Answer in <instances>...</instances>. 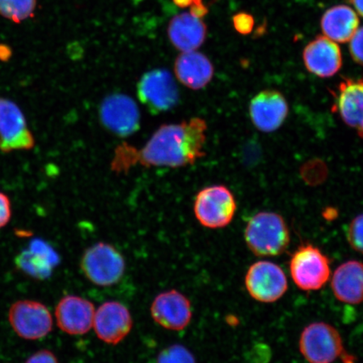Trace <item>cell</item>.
Returning a JSON list of instances; mask_svg holds the SVG:
<instances>
[{"label":"cell","mask_w":363,"mask_h":363,"mask_svg":"<svg viewBox=\"0 0 363 363\" xmlns=\"http://www.w3.org/2000/svg\"><path fill=\"white\" fill-rule=\"evenodd\" d=\"M34 145L24 113L15 102L0 98V150L4 152L23 151Z\"/></svg>","instance_id":"cell-10"},{"label":"cell","mask_w":363,"mask_h":363,"mask_svg":"<svg viewBox=\"0 0 363 363\" xmlns=\"http://www.w3.org/2000/svg\"><path fill=\"white\" fill-rule=\"evenodd\" d=\"M154 321L162 328L180 331L189 325L192 319V306L184 294L172 289L159 294L151 306Z\"/></svg>","instance_id":"cell-13"},{"label":"cell","mask_w":363,"mask_h":363,"mask_svg":"<svg viewBox=\"0 0 363 363\" xmlns=\"http://www.w3.org/2000/svg\"><path fill=\"white\" fill-rule=\"evenodd\" d=\"M140 101L153 113L174 108L179 101V92L174 77L162 68L145 74L138 86Z\"/></svg>","instance_id":"cell-7"},{"label":"cell","mask_w":363,"mask_h":363,"mask_svg":"<svg viewBox=\"0 0 363 363\" xmlns=\"http://www.w3.org/2000/svg\"><path fill=\"white\" fill-rule=\"evenodd\" d=\"M169 38L174 47L182 52L196 51L206 42L207 27L203 19L191 13H182L175 16L169 25Z\"/></svg>","instance_id":"cell-19"},{"label":"cell","mask_w":363,"mask_h":363,"mask_svg":"<svg viewBox=\"0 0 363 363\" xmlns=\"http://www.w3.org/2000/svg\"><path fill=\"white\" fill-rule=\"evenodd\" d=\"M99 115L103 125L122 138L133 135L140 127L138 104L125 94L108 95L101 104Z\"/></svg>","instance_id":"cell-11"},{"label":"cell","mask_w":363,"mask_h":363,"mask_svg":"<svg viewBox=\"0 0 363 363\" xmlns=\"http://www.w3.org/2000/svg\"><path fill=\"white\" fill-rule=\"evenodd\" d=\"M247 247L257 256H278L289 247V231L284 218L261 212L251 218L245 230Z\"/></svg>","instance_id":"cell-2"},{"label":"cell","mask_w":363,"mask_h":363,"mask_svg":"<svg viewBox=\"0 0 363 363\" xmlns=\"http://www.w3.org/2000/svg\"><path fill=\"white\" fill-rule=\"evenodd\" d=\"M347 238L351 247L357 252L363 254V215L354 218L349 224Z\"/></svg>","instance_id":"cell-25"},{"label":"cell","mask_w":363,"mask_h":363,"mask_svg":"<svg viewBox=\"0 0 363 363\" xmlns=\"http://www.w3.org/2000/svg\"><path fill=\"white\" fill-rule=\"evenodd\" d=\"M9 321L15 333L26 340L42 339L51 333L53 320L48 308L34 301H19L9 311Z\"/></svg>","instance_id":"cell-8"},{"label":"cell","mask_w":363,"mask_h":363,"mask_svg":"<svg viewBox=\"0 0 363 363\" xmlns=\"http://www.w3.org/2000/svg\"><path fill=\"white\" fill-rule=\"evenodd\" d=\"M11 218V203L7 195L0 192V229L6 226Z\"/></svg>","instance_id":"cell-29"},{"label":"cell","mask_w":363,"mask_h":363,"mask_svg":"<svg viewBox=\"0 0 363 363\" xmlns=\"http://www.w3.org/2000/svg\"><path fill=\"white\" fill-rule=\"evenodd\" d=\"M359 22L357 13L351 7L337 6L324 13L320 26L326 38L335 43H346L359 28Z\"/></svg>","instance_id":"cell-21"},{"label":"cell","mask_w":363,"mask_h":363,"mask_svg":"<svg viewBox=\"0 0 363 363\" xmlns=\"http://www.w3.org/2000/svg\"><path fill=\"white\" fill-rule=\"evenodd\" d=\"M250 116L254 125L262 133H269L283 125L289 113V104L277 90L257 94L250 104Z\"/></svg>","instance_id":"cell-14"},{"label":"cell","mask_w":363,"mask_h":363,"mask_svg":"<svg viewBox=\"0 0 363 363\" xmlns=\"http://www.w3.org/2000/svg\"><path fill=\"white\" fill-rule=\"evenodd\" d=\"M233 23L235 30L242 35L251 33L255 25L252 16L245 12L235 13L233 17Z\"/></svg>","instance_id":"cell-27"},{"label":"cell","mask_w":363,"mask_h":363,"mask_svg":"<svg viewBox=\"0 0 363 363\" xmlns=\"http://www.w3.org/2000/svg\"><path fill=\"white\" fill-rule=\"evenodd\" d=\"M350 42V52L353 60L363 66V27L357 29Z\"/></svg>","instance_id":"cell-28"},{"label":"cell","mask_w":363,"mask_h":363,"mask_svg":"<svg viewBox=\"0 0 363 363\" xmlns=\"http://www.w3.org/2000/svg\"><path fill=\"white\" fill-rule=\"evenodd\" d=\"M36 0H0V15L16 23L33 16Z\"/></svg>","instance_id":"cell-23"},{"label":"cell","mask_w":363,"mask_h":363,"mask_svg":"<svg viewBox=\"0 0 363 363\" xmlns=\"http://www.w3.org/2000/svg\"><path fill=\"white\" fill-rule=\"evenodd\" d=\"M335 108L345 123L363 138V79H344L339 84Z\"/></svg>","instance_id":"cell-17"},{"label":"cell","mask_w":363,"mask_h":363,"mask_svg":"<svg viewBox=\"0 0 363 363\" xmlns=\"http://www.w3.org/2000/svg\"><path fill=\"white\" fill-rule=\"evenodd\" d=\"M245 284L252 298L261 303L276 302L288 289L283 269L267 261L257 262L250 267Z\"/></svg>","instance_id":"cell-9"},{"label":"cell","mask_w":363,"mask_h":363,"mask_svg":"<svg viewBox=\"0 0 363 363\" xmlns=\"http://www.w3.org/2000/svg\"><path fill=\"white\" fill-rule=\"evenodd\" d=\"M207 124L194 117L179 124L162 125L144 146L138 149L122 143L115 150L111 169L126 174L133 167L178 169L194 164L206 156Z\"/></svg>","instance_id":"cell-1"},{"label":"cell","mask_w":363,"mask_h":363,"mask_svg":"<svg viewBox=\"0 0 363 363\" xmlns=\"http://www.w3.org/2000/svg\"><path fill=\"white\" fill-rule=\"evenodd\" d=\"M175 6L179 8H187L192 6L194 0H172Z\"/></svg>","instance_id":"cell-33"},{"label":"cell","mask_w":363,"mask_h":363,"mask_svg":"<svg viewBox=\"0 0 363 363\" xmlns=\"http://www.w3.org/2000/svg\"><path fill=\"white\" fill-rule=\"evenodd\" d=\"M93 326L99 340L106 344L117 345L133 330V316L123 303L108 301L95 311Z\"/></svg>","instance_id":"cell-12"},{"label":"cell","mask_w":363,"mask_h":363,"mask_svg":"<svg viewBox=\"0 0 363 363\" xmlns=\"http://www.w3.org/2000/svg\"><path fill=\"white\" fill-rule=\"evenodd\" d=\"M81 269L91 283L107 287L117 284L123 277L125 261L112 245L99 242L84 252Z\"/></svg>","instance_id":"cell-3"},{"label":"cell","mask_w":363,"mask_h":363,"mask_svg":"<svg viewBox=\"0 0 363 363\" xmlns=\"http://www.w3.org/2000/svg\"><path fill=\"white\" fill-rule=\"evenodd\" d=\"M16 264L24 274L38 280L50 278L54 267L57 266L47 257L31 252L29 249L16 257Z\"/></svg>","instance_id":"cell-22"},{"label":"cell","mask_w":363,"mask_h":363,"mask_svg":"<svg viewBox=\"0 0 363 363\" xmlns=\"http://www.w3.org/2000/svg\"><path fill=\"white\" fill-rule=\"evenodd\" d=\"M303 59L307 70L320 78L337 74L342 65L339 45L325 35L318 36L306 45Z\"/></svg>","instance_id":"cell-16"},{"label":"cell","mask_w":363,"mask_h":363,"mask_svg":"<svg viewBox=\"0 0 363 363\" xmlns=\"http://www.w3.org/2000/svg\"><path fill=\"white\" fill-rule=\"evenodd\" d=\"M29 250L31 252L40 254L49 258L50 260L55 263L56 265L60 262V257L50 245L44 242L42 239H34L31 240L29 245Z\"/></svg>","instance_id":"cell-26"},{"label":"cell","mask_w":363,"mask_h":363,"mask_svg":"<svg viewBox=\"0 0 363 363\" xmlns=\"http://www.w3.org/2000/svg\"><path fill=\"white\" fill-rule=\"evenodd\" d=\"M95 308L88 299L67 295L57 303L56 320L59 328L71 335L89 333L94 325Z\"/></svg>","instance_id":"cell-15"},{"label":"cell","mask_w":363,"mask_h":363,"mask_svg":"<svg viewBox=\"0 0 363 363\" xmlns=\"http://www.w3.org/2000/svg\"><path fill=\"white\" fill-rule=\"evenodd\" d=\"M349 1L355 7L358 13L363 17V0H349Z\"/></svg>","instance_id":"cell-32"},{"label":"cell","mask_w":363,"mask_h":363,"mask_svg":"<svg viewBox=\"0 0 363 363\" xmlns=\"http://www.w3.org/2000/svg\"><path fill=\"white\" fill-rule=\"evenodd\" d=\"M237 203L233 193L224 185H213L201 190L195 197L194 212L199 224L220 229L233 221Z\"/></svg>","instance_id":"cell-4"},{"label":"cell","mask_w":363,"mask_h":363,"mask_svg":"<svg viewBox=\"0 0 363 363\" xmlns=\"http://www.w3.org/2000/svg\"><path fill=\"white\" fill-rule=\"evenodd\" d=\"M26 363H60L55 354L48 350H40L30 356Z\"/></svg>","instance_id":"cell-30"},{"label":"cell","mask_w":363,"mask_h":363,"mask_svg":"<svg viewBox=\"0 0 363 363\" xmlns=\"http://www.w3.org/2000/svg\"><path fill=\"white\" fill-rule=\"evenodd\" d=\"M177 79L185 87L193 90L206 88L214 76V66L210 59L196 51L182 52L174 63Z\"/></svg>","instance_id":"cell-18"},{"label":"cell","mask_w":363,"mask_h":363,"mask_svg":"<svg viewBox=\"0 0 363 363\" xmlns=\"http://www.w3.org/2000/svg\"><path fill=\"white\" fill-rule=\"evenodd\" d=\"M331 288L339 301L348 305L363 302V263L348 261L335 271Z\"/></svg>","instance_id":"cell-20"},{"label":"cell","mask_w":363,"mask_h":363,"mask_svg":"<svg viewBox=\"0 0 363 363\" xmlns=\"http://www.w3.org/2000/svg\"><path fill=\"white\" fill-rule=\"evenodd\" d=\"M290 274L298 288L303 291H316L330 279V261L319 248L311 244L302 245L290 261Z\"/></svg>","instance_id":"cell-5"},{"label":"cell","mask_w":363,"mask_h":363,"mask_svg":"<svg viewBox=\"0 0 363 363\" xmlns=\"http://www.w3.org/2000/svg\"><path fill=\"white\" fill-rule=\"evenodd\" d=\"M157 363H196L187 348L181 345H172L159 354Z\"/></svg>","instance_id":"cell-24"},{"label":"cell","mask_w":363,"mask_h":363,"mask_svg":"<svg viewBox=\"0 0 363 363\" xmlns=\"http://www.w3.org/2000/svg\"><path fill=\"white\" fill-rule=\"evenodd\" d=\"M189 13H191L193 16L199 18V19H203L208 13V9L203 2L194 4L190 6Z\"/></svg>","instance_id":"cell-31"},{"label":"cell","mask_w":363,"mask_h":363,"mask_svg":"<svg viewBox=\"0 0 363 363\" xmlns=\"http://www.w3.org/2000/svg\"><path fill=\"white\" fill-rule=\"evenodd\" d=\"M299 350L310 363H333L345 355L339 331L325 322H315L303 330Z\"/></svg>","instance_id":"cell-6"}]
</instances>
